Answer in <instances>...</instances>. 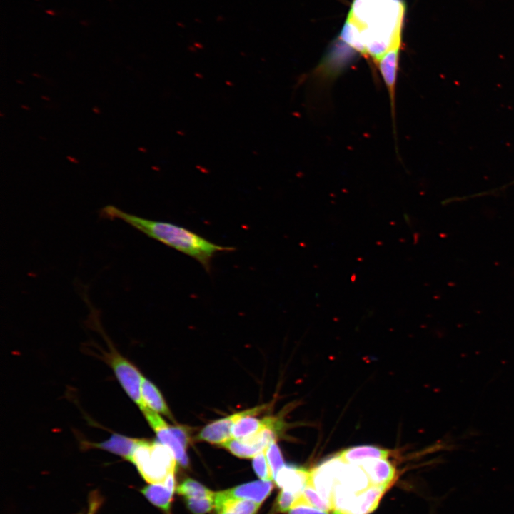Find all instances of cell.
<instances>
[{
  "label": "cell",
  "mask_w": 514,
  "mask_h": 514,
  "mask_svg": "<svg viewBox=\"0 0 514 514\" xmlns=\"http://www.w3.org/2000/svg\"><path fill=\"white\" fill-rule=\"evenodd\" d=\"M283 425V423L280 421L251 436L231 439L222 446L239 458H253L257 454L266 450L268 446L275 441Z\"/></svg>",
  "instance_id": "obj_5"
},
{
  "label": "cell",
  "mask_w": 514,
  "mask_h": 514,
  "mask_svg": "<svg viewBox=\"0 0 514 514\" xmlns=\"http://www.w3.org/2000/svg\"><path fill=\"white\" fill-rule=\"evenodd\" d=\"M253 416L254 415L248 414L236 420L231 429L232 438L240 439L251 436L281 421L280 419L274 417H267L260 420Z\"/></svg>",
  "instance_id": "obj_14"
},
{
  "label": "cell",
  "mask_w": 514,
  "mask_h": 514,
  "mask_svg": "<svg viewBox=\"0 0 514 514\" xmlns=\"http://www.w3.org/2000/svg\"><path fill=\"white\" fill-rule=\"evenodd\" d=\"M266 458L275 480L277 474L285 465L280 448L275 441L272 442L266 450Z\"/></svg>",
  "instance_id": "obj_21"
},
{
  "label": "cell",
  "mask_w": 514,
  "mask_h": 514,
  "mask_svg": "<svg viewBox=\"0 0 514 514\" xmlns=\"http://www.w3.org/2000/svg\"><path fill=\"white\" fill-rule=\"evenodd\" d=\"M388 488L371 485L358 493L348 514H370L376 508Z\"/></svg>",
  "instance_id": "obj_15"
},
{
  "label": "cell",
  "mask_w": 514,
  "mask_h": 514,
  "mask_svg": "<svg viewBox=\"0 0 514 514\" xmlns=\"http://www.w3.org/2000/svg\"><path fill=\"white\" fill-rule=\"evenodd\" d=\"M265 408L266 405L258 406L216 420L205 426L199 433L198 438L210 443L222 445L232 438L231 429L236 420L246 415H256Z\"/></svg>",
  "instance_id": "obj_8"
},
{
  "label": "cell",
  "mask_w": 514,
  "mask_h": 514,
  "mask_svg": "<svg viewBox=\"0 0 514 514\" xmlns=\"http://www.w3.org/2000/svg\"><path fill=\"white\" fill-rule=\"evenodd\" d=\"M388 455L387 450L376 446L359 445L343 450L336 455L347 463L359 464L366 460L387 459Z\"/></svg>",
  "instance_id": "obj_16"
},
{
  "label": "cell",
  "mask_w": 514,
  "mask_h": 514,
  "mask_svg": "<svg viewBox=\"0 0 514 514\" xmlns=\"http://www.w3.org/2000/svg\"><path fill=\"white\" fill-rule=\"evenodd\" d=\"M176 489L174 473H171L163 482L149 484L139 491L165 514H171V503Z\"/></svg>",
  "instance_id": "obj_9"
},
{
  "label": "cell",
  "mask_w": 514,
  "mask_h": 514,
  "mask_svg": "<svg viewBox=\"0 0 514 514\" xmlns=\"http://www.w3.org/2000/svg\"><path fill=\"white\" fill-rule=\"evenodd\" d=\"M405 11L403 0H353L340 37L376 64L400 47Z\"/></svg>",
  "instance_id": "obj_1"
},
{
  "label": "cell",
  "mask_w": 514,
  "mask_h": 514,
  "mask_svg": "<svg viewBox=\"0 0 514 514\" xmlns=\"http://www.w3.org/2000/svg\"><path fill=\"white\" fill-rule=\"evenodd\" d=\"M142 478L149 484L162 483L175 473L177 461L173 452L161 443L138 439L130 459Z\"/></svg>",
  "instance_id": "obj_3"
},
{
  "label": "cell",
  "mask_w": 514,
  "mask_h": 514,
  "mask_svg": "<svg viewBox=\"0 0 514 514\" xmlns=\"http://www.w3.org/2000/svg\"><path fill=\"white\" fill-rule=\"evenodd\" d=\"M400 48L389 50L376 63L388 91L392 113L395 107V87Z\"/></svg>",
  "instance_id": "obj_13"
},
{
  "label": "cell",
  "mask_w": 514,
  "mask_h": 514,
  "mask_svg": "<svg viewBox=\"0 0 514 514\" xmlns=\"http://www.w3.org/2000/svg\"><path fill=\"white\" fill-rule=\"evenodd\" d=\"M34 76H37V77H40V75H37V74H34Z\"/></svg>",
  "instance_id": "obj_31"
},
{
  "label": "cell",
  "mask_w": 514,
  "mask_h": 514,
  "mask_svg": "<svg viewBox=\"0 0 514 514\" xmlns=\"http://www.w3.org/2000/svg\"><path fill=\"white\" fill-rule=\"evenodd\" d=\"M92 111L96 114H101V109L98 106H94L92 108Z\"/></svg>",
  "instance_id": "obj_28"
},
{
  "label": "cell",
  "mask_w": 514,
  "mask_h": 514,
  "mask_svg": "<svg viewBox=\"0 0 514 514\" xmlns=\"http://www.w3.org/2000/svg\"><path fill=\"white\" fill-rule=\"evenodd\" d=\"M105 360L113 371L121 387L128 397L143 410L145 405L141 397L142 375L131 361L119 353L114 348L105 354Z\"/></svg>",
  "instance_id": "obj_4"
},
{
  "label": "cell",
  "mask_w": 514,
  "mask_h": 514,
  "mask_svg": "<svg viewBox=\"0 0 514 514\" xmlns=\"http://www.w3.org/2000/svg\"><path fill=\"white\" fill-rule=\"evenodd\" d=\"M298 503L309 505L325 511L332 510L331 505L320 495L310 482L297 496L293 505Z\"/></svg>",
  "instance_id": "obj_18"
},
{
  "label": "cell",
  "mask_w": 514,
  "mask_h": 514,
  "mask_svg": "<svg viewBox=\"0 0 514 514\" xmlns=\"http://www.w3.org/2000/svg\"><path fill=\"white\" fill-rule=\"evenodd\" d=\"M141 392L142 400L147 408L171 418V412L157 387L143 376Z\"/></svg>",
  "instance_id": "obj_17"
},
{
  "label": "cell",
  "mask_w": 514,
  "mask_h": 514,
  "mask_svg": "<svg viewBox=\"0 0 514 514\" xmlns=\"http://www.w3.org/2000/svg\"><path fill=\"white\" fill-rule=\"evenodd\" d=\"M288 514H329L328 511L322 510L309 505L295 504L288 510Z\"/></svg>",
  "instance_id": "obj_26"
},
{
  "label": "cell",
  "mask_w": 514,
  "mask_h": 514,
  "mask_svg": "<svg viewBox=\"0 0 514 514\" xmlns=\"http://www.w3.org/2000/svg\"><path fill=\"white\" fill-rule=\"evenodd\" d=\"M358 465L366 473L371 485L388 487L394 480L395 469L387 459L366 460Z\"/></svg>",
  "instance_id": "obj_12"
},
{
  "label": "cell",
  "mask_w": 514,
  "mask_h": 514,
  "mask_svg": "<svg viewBox=\"0 0 514 514\" xmlns=\"http://www.w3.org/2000/svg\"><path fill=\"white\" fill-rule=\"evenodd\" d=\"M214 495L204 498H185L186 505L193 514H206L214 508Z\"/></svg>",
  "instance_id": "obj_22"
},
{
  "label": "cell",
  "mask_w": 514,
  "mask_h": 514,
  "mask_svg": "<svg viewBox=\"0 0 514 514\" xmlns=\"http://www.w3.org/2000/svg\"><path fill=\"white\" fill-rule=\"evenodd\" d=\"M102 218L121 220L147 236L198 261L207 272L211 261L220 252L231 251L233 247L216 244L183 226L170 222L146 219L108 205L99 211Z\"/></svg>",
  "instance_id": "obj_2"
},
{
  "label": "cell",
  "mask_w": 514,
  "mask_h": 514,
  "mask_svg": "<svg viewBox=\"0 0 514 514\" xmlns=\"http://www.w3.org/2000/svg\"><path fill=\"white\" fill-rule=\"evenodd\" d=\"M103 503V497L99 491L94 490L88 497L86 514H96Z\"/></svg>",
  "instance_id": "obj_25"
},
{
  "label": "cell",
  "mask_w": 514,
  "mask_h": 514,
  "mask_svg": "<svg viewBox=\"0 0 514 514\" xmlns=\"http://www.w3.org/2000/svg\"><path fill=\"white\" fill-rule=\"evenodd\" d=\"M21 107L22 109H26V110H29V109H30V108H29L28 106H26V105H24V104L21 105Z\"/></svg>",
  "instance_id": "obj_29"
},
{
  "label": "cell",
  "mask_w": 514,
  "mask_h": 514,
  "mask_svg": "<svg viewBox=\"0 0 514 514\" xmlns=\"http://www.w3.org/2000/svg\"><path fill=\"white\" fill-rule=\"evenodd\" d=\"M41 98L43 99L48 100V101L50 99L48 96H41Z\"/></svg>",
  "instance_id": "obj_30"
},
{
  "label": "cell",
  "mask_w": 514,
  "mask_h": 514,
  "mask_svg": "<svg viewBox=\"0 0 514 514\" xmlns=\"http://www.w3.org/2000/svg\"><path fill=\"white\" fill-rule=\"evenodd\" d=\"M138 439L130 438L119 433H113L111 437L100 443L84 441L81 444L84 449L97 448L117 455L127 461H130Z\"/></svg>",
  "instance_id": "obj_10"
},
{
  "label": "cell",
  "mask_w": 514,
  "mask_h": 514,
  "mask_svg": "<svg viewBox=\"0 0 514 514\" xmlns=\"http://www.w3.org/2000/svg\"><path fill=\"white\" fill-rule=\"evenodd\" d=\"M311 480V471L292 465H286L277 474L275 482L281 489L298 495Z\"/></svg>",
  "instance_id": "obj_11"
},
{
  "label": "cell",
  "mask_w": 514,
  "mask_h": 514,
  "mask_svg": "<svg viewBox=\"0 0 514 514\" xmlns=\"http://www.w3.org/2000/svg\"><path fill=\"white\" fill-rule=\"evenodd\" d=\"M272 481L256 480L215 493L214 509L231 500H251L261 504L273 489Z\"/></svg>",
  "instance_id": "obj_6"
},
{
  "label": "cell",
  "mask_w": 514,
  "mask_h": 514,
  "mask_svg": "<svg viewBox=\"0 0 514 514\" xmlns=\"http://www.w3.org/2000/svg\"><path fill=\"white\" fill-rule=\"evenodd\" d=\"M150 426L156 433L160 443L168 447L173 453L178 463L181 466L188 465L186 446L177 436L174 427L166 424L163 419L155 411L145 408L142 410Z\"/></svg>",
  "instance_id": "obj_7"
},
{
  "label": "cell",
  "mask_w": 514,
  "mask_h": 514,
  "mask_svg": "<svg viewBox=\"0 0 514 514\" xmlns=\"http://www.w3.org/2000/svg\"><path fill=\"white\" fill-rule=\"evenodd\" d=\"M297 496L288 490L281 489L276 498L273 512L285 513L288 511L294 504Z\"/></svg>",
  "instance_id": "obj_24"
},
{
  "label": "cell",
  "mask_w": 514,
  "mask_h": 514,
  "mask_svg": "<svg viewBox=\"0 0 514 514\" xmlns=\"http://www.w3.org/2000/svg\"><path fill=\"white\" fill-rule=\"evenodd\" d=\"M261 504L251 500H231L215 509L216 514H256Z\"/></svg>",
  "instance_id": "obj_19"
},
{
  "label": "cell",
  "mask_w": 514,
  "mask_h": 514,
  "mask_svg": "<svg viewBox=\"0 0 514 514\" xmlns=\"http://www.w3.org/2000/svg\"><path fill=\"white\" fill-rule=\"evenodd\" d=\"M252 465L258 477L265 481H272L273 475L266 458V450L253 458Z\"/></svg>",
  "instance_id": "obj_23"
},
{
  "label": "cell",
  "mask_w": 514,
  "mask_h": 514,
  "mask_svg": "<svg viewBox=\"0 0 514 514\" xmlns=\"http://www.w3.org/2000/svg\"><path fill=\"white\" fill-rule=\"evenodd\" d=\"M66 158L71 163H79V161L73 156H67Z\"/></svg>",
  "instance_id": "obj_27"
},
{
  "label": "cell",
  "mask_w": 514,
  "mask_h": 514,
  "mask_svg": "<svg viewBox=\"0 0 514 514\" xmlns=\"http://www.w3.org/2000/svg\"><path fill=\"white\" fill-rule=\"evenodd\" d=\"M176 491L185 498H204L213 496L215 493L198 481L191 478H188L181 483L176 488Z\"/></svg>",
  "instance_id": "obj_20"
}]
</instances>
